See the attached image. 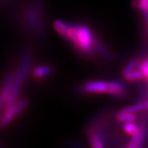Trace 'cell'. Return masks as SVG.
Returning <instances> with one entry per match:
<instances>
[{
    "instance_id": "1",
    "label": "cell",
    "mask_w": 148,
    "mask_h": 148,
    "mask_svg": "<svg viewBox=\"0 0 148 148\" xmlns=\"http://www.w3.org/2000/svg\"><path fill=\"white\" fill-rule=\"evenodd\" d=\"M65 38H67L80 52L86 54H90L93 52L97 41L90 28L85 25H69Z\"/></svg>"
},
{
    "instance_id": "2",
    "label": "cell",
    "mask_w": 148,
    "mask_h": 148,
    "mask_svg": "<svg viewBox=\"0 0 148 148\" xmlns=\"http://www.w3.org/2000/svg\"><path fill=\"white\" fill-rule=\"evenodd\" d=\"M31 64V55L28 53H25L21 63V67L18 70V73L14 77L12 90L8 101H7V106L5 110H14V106L16 105V100L19 95L23 82L26 79L27 72Z\"/></svg>"
},
{
    "instance_id": "3",
    "label": "cell",
    "mask_w": 148,
    "mask_h": 148,
    "mask_svg": "<svg viewBox=\"0 0 148 148\" xmlns=\"http://www.w3.org/2000/svg\"><path fill=\"white\" fill-rule=\"evenodd\" d=\"M83 90L87 93H107L108 82H104V81L88 82L83 86Z\"/></svg>"
},
{
    "instance_id": "4",
    "label": "cell",
    "mask_w": 148,
    "mask_h": 148,
    "mask_svg": "<svg viewBox=\"0 0 148 148\" xmlns=\"http://www.w3.org/2000/svg\"><path fill=\"white\" fill-rule=\"evenodd\" d=\"M13 82H14V77L12 75H9L7 79L5 80L4 83L2 86V89L0 91V98L7 103L6 101H8L12 90V86H13Z\"/></svg>"
},
{
    "instance_id": "5",
    "label": "cell",
    "mask_w": 148,
    "mask_h": 148,
    "mask_svg": "<svg viewBox=\"0 0 148 148\" xmlns=\"http://www.w3.org/2000/svg\"><path fill=\"white\" fill-rule=\"evenodd\" d=\"M125 92V86L119 81H110L108 82V94L114 96L123 95Z\"/></svg>"
},
{
    "instance_id": "6",
    "label": "cell",
    "mask_w": 148,
    "mask_h": 148,
    "mask_svg": "<svg viewBox=\"0 0 148 148\" xmlns=\"http://www.w3.org/2000/svg\"><path fill=\"white\" fill-rule=\"evenodd\" d=\"M52 72V69L49 65H40L33 69V76L36 78H44L49 76Z\"/></svg>"
},
{
    "instance_id": "7",
    "label": "cell",
    "mask_w": 148,
    "mask_h": 148,
    "mask_svg": "<svg viewBox=\"0 0 148 148\" xmlns=\"http://www.w3.org/2000/svg\"><path fill=\"white\" fill-rule=\"evenodd\" d=\"M53 27L60 36L65 37L69 31V25L61 20H55L53 22Z\"/></svg>"
},
{
    "instance_id": "8",
    "label": "cell",
    "mask_w": 148,
    "mask_h": 148,
    "mask_svg": "<svg viewBox=\"0 0 148 148\" xmlns=\"http://www.w3.org/2000/svg\"><path fill=\"white\" fill-rule=\"evenodd\" d=\"M118 119L121 123H133L136 120V115L134 113H129V112H123V111H119L118 113Z\"/></svg>"
},
{
    "instance_id": "9",
    "label": "cell",
    "mask_w": 148,
    "mask_h": 148,
    "mask_svg": "<svg viewBox=\"0 0 148 148\" xmlns=\"http://www.w3.org/2000/svg\"><path fill=\"white\" fill-rule=\"evenodd\" d=\"M144 138H145V131L140 129V131L136 135L133 136V138L128 145V147L134 148L140 147L142 145V143L143 142Z\"/></svg>"
},
{
    "instance_id": "10",
    "label": "cell",
    "mask_w": 148,
    "mask_h": 148,
    "mask_svg": "<svg viewBox=\"0 0 148 148\" xmlns=\"http://www.w3.org/2000/svg\"><path fill=\"white\" fill-rule=\"evenodd\" d=\"M139 65H140V64H139L138 58H132V60L130 62H128L127 65L125 66V68L123 71V76L125 77L127 74L132 73V71H134L135 69H138Z\"/></svg>"
},
{
    "instance_id": "11",
    "label": "cell",
    "mask_w": 148,
    "mask_h": 148,
    "mask_svg": "<svg viewBox=\"0 0 148 148\" xmlns=\"http://www.w3.org/2000/svg\"><path fill=\"white\" fill-rule=\"evenodd\" d=\"M125 78L127 81H130V82H135V81H138V80L145 78V75L143 73V71L141 70V69L139 68V69H135L134 71H132V73L127 74L125 77Z\"/></svg>"
},
{
    "instance_id": "12",
    "label": "cell",
    "mask_w": 148,
    "mask_h": 148,
    "mask_svg": "<svg viewBox=\"0 0 148 148\" xmlns=\"http://www.w3.org/2000/svg\"><path fill=\"white\" fill-rule=\"evenodd\" d=\"M123 128L124 132L132 136V137L134 135H136L140 131V128L136 124H134L133 123H125Z\"/></svg>"
},
{
    "instance_id": "13",
    "label": "cell",
    "mask_w": 148,
    "mask_h": 148,
    "mask_svg": "<svg viewBox=\"0 0 148 148\" xmlns=\"http://www.w3.org/2000/svg\"><path fill=\"white\" fill-rule=\"evenodd\" d=\"M123 112H129V113H138V112H141V111L145 110V108H144V104L143 103H137V104H134L132 106H127L123 108V110H121Z\"/></svg>"
},
{
    "instance_id": "14",
    "label": "cell",
    "mask_w": 148,
    "mask_h": 148,
    "mask_svg": "<svg viewBox=\"0 0 148 148\" xmlns=\"http://www.w3.org/2000/svg\"><path fill=\"white\" fill-rule=\"evenodd\" d=\"M90 143L91 147L94 148H101L104 147L102 139L98 134H92L90 135Z\"/></svg>"
},
{
    "instance_id": "15",
    "label": "cell",
    "mask_w": 148,
    "mask_h": 148,
    "mask_svg": "<svg viewBox=\"0 0 148 148\" xmlns=\"http://www.w3.org/2000/svg\"><path fill=\"white\" fill-rule=\"evenodd\" d=\"M27 102L26 100H21L20 101L16 102V105L14 106V113H15L16 116L20 114L21 112L27 108Z\"/></svg>"
},
{
    "instance_id": "16",
    "label": "cell",
    "mask_w": 148,
    "mask_h": 148,
    "mask_svg": "<svg viewBox=\"0 0 148 148\" xmlns=\"http://www.w3.org/2000/svg\"><path fill=\"white\" fill-rule=\"evenodd\" d=\"M135 5L144 14H148V0H137Z\"/></svg>"
},
{
    "instance_id": "17",
    "label": "cell",
    "mask_w": 148,
    "mask_h": 148,
    "mask_svg": "<svg viewBox=\"0 0 148 148\" xmlns=\"http://www.w3.org/2000/svg\"><path fill=\"white\" fill-rule=\"evenodd\" d=\"M139 68L141 69L145 75V78H147L148 81V59L146 61H143L142 64H140Z\"/></svg>"
},
{
    "instance_id": "18",
    "label": "cell",
    "mask_w": 148,
    "mask_h": 148,
    "mask_svg": "<svg viewBox=\"0 0 148 148\" xmlns=\"http://www.w3.org/2000/svg\"><path fill=\"white\" fill-rule=\"evenodd\" d=\"M5 104H6L5 102H4V101H3V100H2V99L0 98V110H2V108L3 107V106H4Z\"/></svg>"
},
{
    "instance_id": "19",
    "label": "cell",
    "mask_w": 148,
    "mask_h": 148,
    "mask_svg": "<svg viewBox=\"0 0 148 148\" xmlns=\"http://www.w3.org/2000/svg\"><path fill=\"white\" fill-rule=\"evenodd\" d=\"M144 104V108L145 110H148V101H146L145 102H143Z\"/></svg>"
},
{
    "instance_id": "20",
    "label": "cell",
    "mask_w": 148,
    "mask_h": 148,
    "mask_svg": "<svg viewBox=\"0 0 148 148\" xmlns=\"http://www.w3.org/2000/svg\"><path fill=\"white\" fill-rule=\"evenodd\" d=\"M147 59H148V56H147Z\"/></svg>"
}]
</instances>
